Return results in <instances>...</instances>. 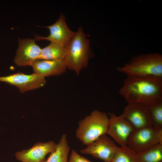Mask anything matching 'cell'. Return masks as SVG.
<instances>
[{
	"label": "cell",
	"instance_id": "6",
	"mask_svg": "<svg viewBox=\"0 0 162 162\" xmlns=\"http://www.w3.org/2000/svg\"><path fill=\"white\" fill-rule=\"evenodd\" d=\"M118 148L105 134L81 149L80 152L83 154L91 155L104 162H111Z\"/></svg>",
	"mask_w": 162,
	"mask_h": 162
},
{
	"label": "cell",
	"instance_id": "17",
	"mask_svg": "<svg viewBox=\"0 0 162 162\" xmlns=\"http://www.w3.org/2000/svg\"><path fill=\"white\" fill-rule=\"evenodd\" d=\"M111 162H138L136 153L127 146L118 147Z\"/></svg>",
	"mask_w": 162,
	"mask_h": 162
},
{
	"label": "cell",
	"instance_id": "18",
	"mask_svg": "<svg viewBox=\"0 0 162 162\" xmlns=\"http://www.w3.org/2000/svg\"><path fill=\"white\" fill-rule=\"evenodd\" d=\"M149 108L152 127L162 130V102L150 106Z\"/></svg>",
	"mask_w": 162,
	"mask_h": 162
},
{
	"label": "cell",
	"instance_id": "9",
	"mask_svg": "<svg viewBox=\"0 0 162 162\" xmlns=\"http://www.w3.org/2000/svg\"><path fill=\"white\" fill-rule=\"evenodd\" d=\"M18 46L14 61L18 66H30L40 59L41 49L34 39L26 38L18 39Z\"/></svg>",
	"mask_w": 162,
	"mask_h": 162
},
{
	"label": "cell",
	"instance_id": "19",
	"mask_svg": "<svg viewBox=\"0 0 162 162\" xmlns=\"http://www.w3.org/2000/svg\"><path fill=\"white\" fill-rule=\"evenodd\" d=\"M68 162H92L86 158L78 154L74 150L72 151Z\"/></svg>",
	"mask_w": 162,
	"mask_h": 162
},
{
	"label": "cell",
	"instance_id": "2",
	"mask_svg": "<svg viewBox=\"0 0 162 162\" xmlns=\"http://www.w3.org/2000/svg\"><path fill=\"white\" fill-rule=\"evenodd\" d=\"M89 41L81 27L66 46L63 59L67 68L79 74L87 66L90 55Z\"/></svg>",
	"mask_w": 162,
	"mask_h": 162
},
{
	"label": "cell",
	"instance_id": "1",
	"mask_svg": "<svg viewBox=\"0 0 162 162\" xmlns=\"http://www.w3.org/2000/svg\"><path fill=\"white\" fill-rule=\"evenodd\" d=\"M119 93L128 104L149 107L162 102V78L127 76Z\"/></svg>",
	"mask_w": 162,
	"mask_h": 162
},
{
	"label": "cell",
	"instance_id": "12",
	"mask_svg": "<svg viewBox=\"0 0 162 162\" xmlns=\"http://www.w3.org/2000/svg\"><path fill=\"white\" fill-rule=\"evenodd\" d=\"M56 144L53 141L38 142L29 149L16 152L15 156L21 162H44L46 155L54 151Z\"/></svg>",
	"mask_w": 162,
	"mask_h": 162
},
{
	"label": "cell",
	"instance_id": "13",
	"mask_svg": "<svg viewBox=\"0 0 162 162\" xmlns=\"http://www.w3.org/2000/svg\"><path fill=\"white\" fill-rule=\"evenodd\" d=\"M34 73L44 77L64 73L67 68L63 59L38 60L31 66Z\"/></svg>",
	"mask_w": 162,
	"mask_h": 162
},
{
	"label": "cell",
	"instance_id": "7",
	"mask_svg": "<svg viewBox=\"0 0 162 162\" xmlns=\"http://www.w3.org/2000/svg\"><path fill=\"white\" fill-rule=\"evenodd\" d=\"M109 122L106 134L111 136L121 146H127L130 136L135 129L121 114L116 116L108 112Z\"/></svg>",
	"mask_w": 162,
	"mask_h": 162
},
{
	"label": "cell",
	"instance_id": "8",
	"mask_svg": "<svg viewBox=\"0 0 162 162\" xmlns=\"http://www.w3.org/2000/svg\"><path fill=\"white\" fill-rule=\"evenodd\" d=\"M45 77L34 73L27 75L21 72L0 76V81L17 87L23 93L27 91L43 87L46 83Z\"/></svg>",
	"mask_w": 162,
	"mask_h": 162
},
{
	"label": "cell",
	"instance_id": "5",
	"mask_svg": "<svg viewBox=\"0 0 162 162\" xmlns=\"http://www.w3.org/2000/svg\"><path fill=\"white\" fill-rule=\"evenodd\" d=\"M159 143L162 144V130L150 126L135 129L129 138L127 146L138 153Z\"/></svg>",
	"mask_w": 162,
	"mask_h": 162
},
{
	"label": "cell",
	"instance_id": "16",
	"mask_svg": "<svg viewBox=\"0 0 162 162\" xmlns=\"http://www.w3.org/2000/svg\"><path fill=\"white\" fill-rule=\"evenodd\" d=\"M136 154L138 162H162V144Z\"/></svg>",
	"mask_w": 162,
	"mask_h": 162
},
{
	"label": "cell",
	"instance_id": "4",
	"mask_svg": "<svg viewBox=\"0 0 162 162\" xmlns=\"http://www.w3.org/2000/svg\"><path fill=\"white\" fill-rule=\"evenodd\" d=\"M109 118L105 112L95 110L80 120L76 131V137L88 145L106 134Z\"/></svg>",
	"mask_w": 162,
	"mask_h": 162
},
{
	"label": "cell",
	"instance_id": "14",
	"mask_svg": "<svg viewBox=\"0 0 162 162\" xmlns=\"http://www.w3.org/2000/svg\"><path fill=\"white\" fill-rule=\"evenodd\" d=\"M70 150L66 136L64 134L59 142L56 144L54 151L50 153L44 162H68Z\"/></svg>",
	"mask_w": 162,
	"mask_h": 162
},
{
	"label": "cell",
	"instance_id": "10",
	"mask_svg": "<svg viewBox=\"0 0 162 162\" xmlns=\"http://www.w3.org/2000/svg\"><path fill=\"white\" fill-rule=\"evenodd\" d=\"M46 27L49 30V34L47 37L35 34V40H46L66 47L76 32L69 28L62 14L54 23Z\"/></svg>",
	"mask_w": 162,
	"mask_h": 162
},
{
	"label": "cell",
	"instance_id": "3",
	"mask_svg": "<svg viewBox=\"0 0 162 162\" xmlns=\"http://www.w3.org/2000/svg\"><path fill=\"white\" fill-rule=\"evenodd\" d=\"M117 70L127 76H155L162 78V55L154 53L133 57Z\"/></svg>",
	"mask_w": 162,
	"mask_h": 162
},
{
	"label": "cell",
	"instance_id": "15",
	"mask_svg": "<svg viewBox=\"0 0 162 162\" xmlns=\"http://www.w3.org/2000/svg\"><path fill=\"white\" fill-rule=\"evenodd\" d=\"M65 52L66 47L50 42L49 45L41 49L39 60L63 59Z\"/></svg>",
	"mask_w": 162,
	"mask_h": 162
},
{
	"label": "cell",
	"instance_id": "11",
	"mask_svg": "<svg viewBox=\"0 0 162 162\" xmlns=\"http://www.w3.org/2000/svg\"><path fill=\"white\" fill-rule=\"evenodd\" d=\"M135 129L152 126L149 107L138 104H128L122 114Z\"/></svg>",
	"mask_w": 162,
	"mask_h": 162
}]
</instances>
